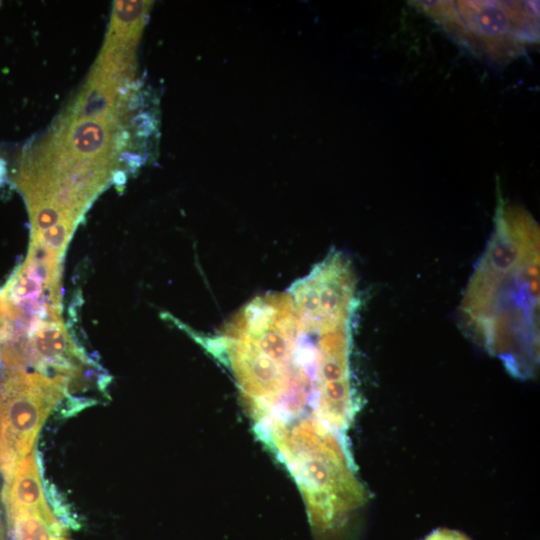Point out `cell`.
<instances>
[{"mask_svg": "<svg viewBox=\"0 0 540 540\" xmlns=\"http://www.w3.org/2000/svg\"><path fill=\"white\" fill-rule=\"evenodd\" d=\"M350 260L332 251L285 292L258 296L203 341L231 371L261 439L318 419L344 432L357 407Z\"/></svg>", "mask_w": 540, "mask_h": 540, "instance_id": "obj_1", "label": "cell"}, {"mask_svg": "<svg viewBox=\"0 0 540 540\" xmlns=\"http://www.w3.org/2000/svg\"><path fill=\"white\" fill-rule=\"evenodd\" d=\"M273 452L298 484L318 535L336 531L365 504L342 433L310 419L292 427Z\"/></svg>", "mask_w": 540, "mask_h": 540, "instance_id": "obj_3", "label": "cell"}, {"mask_svg": "<svg viewBox=\"0 0 540 540\" xmlns=\"http://www.w3.org/2000/svg\"><path fill=\"white\" fill-rule=\"evenodd\" d=\"M506 4L500 2H472L457 8L464 27L478 36H501L509 30Z\"/></svg>", "mask_w": 540, "mask_h": 540, "instance_id": "obj_6", "label": "cell"}, {"mask_svg": "<svg viewBox=\"0 0 540 540\" xmlns=\"http://www.w3.org/2000/svg\"><path fill=\"white\" fill-rule=\"evenodd\" d=\"M69 395L68 382L8 367L0 373V473L10 475L33 452L37 435L51 411Z\"/></svg>", "mask_w": 540, "mask_h": 540, "instance_id": "obj_4", "label": "cell"}, {"mask_svg": "<svg viewBox=\"0 0 540 540\" xmlns=\"http://www.w3.org/2000/svg\"><path fill=\"white\" fill-rule=\"evenodd\" d=\"M0 540H6L1 515H0Z\"/></svg>", "mask_w": 540, "mask_h": 540, "instance_id": "obj_9", "label": "cell"}, {"mask_svg": "<svg viewBox=\"0 0 540 540\" xmlns=\"http://www.w3.org/2000/svg\"><path fill=\"white\" fill-rule=\"evenodd\" d=\"M540 235L525 212L501 206L458 306L462 332L519 377L539 350Z\"/></svg>", "mask_w": 540, "mask_h": 540, "instance_id": "obj_2", "label": "cell"}, {"mask_svg": "<svg viewBox=\"0 0 540 540\" xmlns=\"http://www.w3.org/2000/svg\"><path fill=\"white\" fill-rule=\"evenodd\" d=\"M2 501L11 540H71L68 527L50 508L36 470L17 472L3 486Z\"/></svg>", "mask_w": 540, "mask_h": 540, "instance_id": "obj_5", "label": "cell"}, {"mask_svg": "<svg viewBox=\"0 0 540 540\" xmlns=\"http://www.w3.org/2000/svg\"><path fill=\"white\" fill-rule=\"evenodd\" d=\"M151 4L148 1L115 2L107 39L136 45Z\"/></svg>", "mask_w": 540, "mask_h": 540, "instance_id": "obj_7", "label": "cell"}, {"mask_svg": "<svg viewBox=\"0 0 540 540\" xmlns=\"http://www.w3.org/2000/svg\"><path fill=\"white\" fill-rule=\"evenodd\" d=\"M424 540H470L465 534L452 529H437Z\"/></svg>", "mask_w": 540, "mask_h": 540, "instance_id": "obj_8", "label": "cell"}, {"mask_svg": "<svg viewBox=\"0 0 540 540\" xmlns=\"http://www.w3.org/2000/svg\"><path fill=\"white\" fill-rule=\"evenodd\" d=\"M2 323H3V319H2V316L0 314V326L2 325Z\"/></svg>", "mask_w": 540, "mask_h": 540, "instance_id": "obj_10", "label": "cell"}]
</instances>
